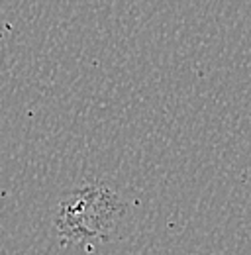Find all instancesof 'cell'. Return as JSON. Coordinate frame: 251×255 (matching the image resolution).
Segmentation results:
<instances>
[{
	"instance_id": "cell-1",
	"label": "cell",
	"mask_w": 251,
	"mask_h": 255,
	"mask_svg": "<svg viewBox=\"0 0 251 255\" xmlns=\"http://www.w3.org/2000/svg\"><path fill=\"white\" fill-rule=\"evenodd\" d=\"M127 216L126 200L102 181L75 187L55 212V228L65 242L96 244L112 240Z\"/></svg>"
}]
</instances>
